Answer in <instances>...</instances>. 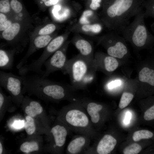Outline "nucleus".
<instances>
[{
	"label": "nucleus",
	"mask_w": 154,
	"mask_h": 154,
	"mask_svg": "<svg viewBox=\"0 0 154 154\" xmlns=\"http://www.w3.org/2000/svg\"><path fill=\"white\" fill-rule=\"evenodd\" d=\"M145 0H105L103 20L109 28L121 33L130 20L143 8Z\"/></svg>",
	"instance_id": "nucleus-1"
},
{
	"label": "nucleus",
	"mask_w": 154,
	"mask_h": 154,
	"mask_svg": "<svg viewBox=\"0 0 154 154\" xmlns=\"http://www.w3.org/2000/svg\"><path fill=\"white\" fill-rule=\"evenodd\" d=\"M96 70L94 59H88L79 54L68 60L63 73L69 75L73 87L81 88L93 82Z\"/></svg>",
	"instance_id": "nucleus-2"
},
{
	"label": "nucleus",
	"mask_w": 154,
	"mask_h": 154,
	"mask_svg": "<svg viewBox=\"0 0 154 154\" xmlns=\"http://www.w3.org/2000/svg\"><path fill=\"white\" fill-rule=\"evenodd\" d=\"M68 84L53 81L45 77L38 75L23 76L24 89L27 90L41 93L44 96L55 100H59L66 96Z\"/></svg>",
	"instance_id": "nucleus-3"
},
{
	"label": "nucleus",
	"mask_w": 154,
	"mask_h": 154,
	"mask_svg": "<svg viewBox=\"0 0 154 154\" xmlns=\"http://www.w3.org/2000/svg\"><path fill=\"white\" fill-rule=\"evenodd\" d=\"M134 17L133 21L121 33L122 36L137 47L153 46L154 45V35L149 31L145 25L143 9Z\"/></svg>",
	"instance_id": "nucleus-4"
},
{
	"label": "nucleus",
	"mask_w": 154,
	"mask_h": 154,
	"mask_svg": "<svg viewBox=\"0 0 154 154\" xmlns=\"http://www.w3.org/2000/svg\"><path fill=\"white\" fill-rule=\"evenodd\" d=\"M64 38L62 36H58L51 40L46 46L44 53L37 60L31 63L26 64L24 69L27 72H34L41 74L42 67L50 55L59 49L63 44Z\"/></svg>",
	"instance_id": "nucleus-5"
},
{
	"label": "nucleus",
	"mask_w": 154,
	"mask_h": 154,
	"mask_svg": "<svg viewBox=\"0 0 154 154\" xmlns=\"http://www.w3.org/2000/svg\"><path fill=\"white\" fill-rule=\"evenodd\" d=\"M124 39L116 33L103 37L102 40L106 45L108 55L118 58H121L126 55L128 50L124 42Z\"/></svg>",
	"instance_id": "nucleus-6"
},
{
	"label": "nucleus",
	"mask_w": 154,
	"mask_h": 154,
	"mask_svg": "<svg viewBox=\"0 0 154 154\" xmlns=\"http://www.w3.org/2000/svg\"><path fill=\"white\" fill-rule=\"evenodd\" d=\"M66 48L58 49L44 64L45 70L43 71L42 76L46 77L57 71L64 72L68 60L66 53Z\"/></svg>",
	"instance_id": "nucleus-7"
},
{
	"label": "nucleus",
	"mask_w": 154,
	"mask_h": 154,
	"mask_svg": "<svg viewBox=\"0 0 154 154\" xmlns=\"http://www.w3.org/2000/svg\"><path fill=\"white\" fill-rule=\"evenodd\" d=\"M0 84L15 97L20 96L23 85V76L0 71Z\"/></svg>",
	"instance_id": "nucleus-8"
},
{
	"label": "nucleus",
	"mask_w": 154,
	"mask_h": 154,
	"mask_svg": "<svg viewBox=\"0 0 154 154\" xmlns=\"http://www.w3.org/2000/svg\"><path fill=\"white\" fill-rule=\"evenodd\" d=\"M66 119L68 123L75 127H85L89 122L86 115L82 112L76 110L69 111L66 115Z\"/></svg>",
	"instance_id": "nucleus-9"
},
{
	"label": "nucleus",
	"mask_w": 154,
	"mask_h": 154,
	"mask_svg": "<svg viewBox=\"0 0 154 154\" xmlns=\"http://www.w3.org/2000/svg\"><path fill=\"white\" fill-rule=\"evenodd\" d=\"M116 143V139L112 136L105 135L98 144L97 152L99 154L110 153L113 150Z\"/></svg>",
	"instance_id": "nucleus-10"
},
{
	"label": "nucleus",
	"mask_w": 154,
	"mask_h": 154,
	"mask_svg": "<svg viewBox=\"0 0 154 154\" xmlns=\"http://www.w3.org/2000/svg\"><path fill=\"white\" fill-rule=\"evenodd\" d=\"M94 59L96 66L102 64L104 70L108 72L114 71L118 66V62L116 58L109 55L101 58L99 54H97Z\"/></svg>",
	"instance_id": "nucleus-11"
},
{
	"label": "nucleus",
	"mask_w": 154,
	"mask_h": 154,
	"mask_svg": "<svg viewBox=\"0 0 154 154\" xmlns=\"http://www.w3.org/2000/svg\"><path fill=\"white\" fill-rule=\"evenodd\" d=\"M74 43L81 56L90 59H94L93 55V47L88 41L83 39H79L76 41Z\"/></svg>",
	"instance_id": "nucleus-12"
},
{
	"label": "nucleus",
	"mask_w": 154,
	"mask_h": 154,
	"mask_svg": "<svg viewBox=\"0 0 154 154\" xmlns=\"http://www.w3.org/2000/svg\"><path fill=\"white\" fill-rule=\"evenodd\" d=\"M51 132L54 137L56 145L58 147L62 146L65 143L67 135L65 128L60 125H56L52 128Z\"/></svg>",
	"instance_id": "nucleus-13"
},
{
	"label": "nucleus",
	"mask_w": 154,
	"mask_h": 154,
	"mask_svg": "<svg viewBox=\"0 0 154 154\" xmlns=\"http://www.w3.org/2000/svg\"><path fill=\"white\" fill-rule=\"evenodd\" d=\"M13 53L3 49L0 50V68L1 69L10 70L12 68L13 62Z\"/></svg>",
	"instance_id": "nucleus-14"
},
{
	"label": "nucleus",
	"mask_w": 154,
	"mask_h": 154,
	"mask_svg": "<svg viewBox=\"0 0 154 154\" xmlns=\"http://www.w3.org/2000/svg\"><path fill=\"white\" fill-rule=\"evenodd\" d=\"M139 78L141 82L145 83L150 86L154 87V68L144 67L139 72Z\"/></svg>",
	"instance_id": "nucleus-15"
},
{
	"label": "nucleus",
	"mask_w": 154,
	"mask_h": 154,
	"mask_svg": "<svg viewBox=\"0 0 154 154\" xmlns=\"http://www.w3.org/2000/svg\"><path fill=\"white\" fill-rule=\"evenodd\" d=\"M20 29V26L19 23H12L9 28L3 31V38L9 41L13 40L19 32Z\"/></svg>",
	"instance_id": "nucleus-16"
},
{
	"label": "nucleus",
	"mask_w": 154,
	"mask_h": 154,
	"mask_svg": "<svg viewBox=\"0 0 154 154\" xmlns=\"http://www.w3.org/2000/svg\"><path fill=\"white\" fill-rule=\"evenodd\" d=\"M42 111V108L39 103L34 101H31L25 108L26 113L32 117L40 114Z\"/></svg>",
	"instance_id": "nucleus-17"
},
{
	"label": "nucleus",
	"mask_w": 154,
	"mask_h": 154,
	"mask_svg": "<svg viewBox=\"0 0 154 154\" xmlns=\"http://www.w3.org/2000/svg\"><path fill=\"white\" fill-rule=\"evenodd\" d=\"M85 143V139L83 137L77 138L72 141L69 144L67 149L72 154H76L81 150Z\"/></svg>",
	"instance_id": "nucleus-18"
},
{
	"label": "nucleus",
	"mask_w": 154,
	"mask_h": 154,
	"mask_svg": "<svg viewBox=\"0 0 154 154\" xmlns=\"http://www.w3.org/2000/svg\"><path fill=\"white\" fill-rule=\"evenodd\" d=\"M52 37L48 35H41L36 37L33 43V48L38 49L46 47L51 40Z\"/></svg>",
	"instance_id": "nucleus-19"
},
{
	"label": "nucleus",
	"mask_w": 154,
	"mask_h": 154,
	"mask_svg": "<svg viewBox=\"0 0 154 154\" xmlns=\"http://www.w3.org/2000/svg\"><path fill=\"white\" fill-rule=\"evenodd\" d=\"M143 6L145 18H154V0H145Z\"/></svg>",
	"instance_id": "nucleus-20"
},
{
	"label": "nucleus",
	"mask_w": 154,
	"mask_h": 154,
	"mask_svg": "<svg viewBox=\"0 0 154 154\" xmlns=\"http://www.w3.org/2000/svg\"><path fill=\"white\" fill-rule=\"evenodd\" d=\"M38 149V143L34 141L25 142L22 144L20 147V150L23 152L26 153H29L33 151H37Z\"/></svg>",
	"instance_id": "nucleus-21"
},
{
	"label": "nucleus",
	"mask_w": 154,
	"mask_h": 154,
	"mask_svg": "<svg viewBox=\"0 0 154 154\" xmlns=\"http://www.w3.org/2000/svg\"><path fill=\"white\" fill-rule=\"evenodd\" d=\"M153 133L147 130H142L134 132L133 136V139L135 141H139L142 139H148L152 137Z\"/></svg>",
	"instance_id": "nucleus-22"
},
{
	"label": "nucleus",
	"mask_w": 154,
	"mask_h": 154,
	"mask_svg": "<svg viewBox=\"0 0 154 154\" xmlns=\"http://www.w3.org/2000/svg\"><path fill=\"white\" fill-rule=\"evenodd\" d=\"M134 96L132 94L127 92L123 93L121 98L119 106L123 109L127 106L132 100Z\"/></svg>",
	"instance_id": "nucleus-23"
},
{
	"label": "nucleus",
	"mask_w": 154,
	"mask_h": 154,
	"mask_svg": "<svg viewBox=\"0 0 154 154\" xmlns=\"http://www.w3.org/2000/svg\"><path fill=\"white\" fill-rule=\"evenodd\" d=\"M26 121L25 123L24 127L27 134L31 135L35 131L36 127L33 117L27 116L26 117Z\"/></svg>",
	"instance_id": "nucleus-24"
},
{
	"label": "nucleus",
	"mask_w": 154,
	"mask_h": 154,
	"mask_svg": "<svg viewBox=\"0 0 154 154\" xmlns=\"http://www.w3.org/2000/svg\"><path fill=\"white\" fill-rule=\"evenodd\" d=\"M141 150V147L139 144L134 143L125 147L123 152L124 154H137Z\"/></svg>",
	"instance_id": "nucleus-25"
},
{
	"label": "nucleus",
	"mask_w": 154,
	"mask_h": 154,
	"mask_svg": "<svg viewBox=\"0 0 154 154\" xmlns=\"http://www.w3.org/2000/svg\"><path fill=\"white\" fill-rule=\"evenodd\" d=\"M82 29L85 32L91 31L95 33H98L101 31L102 27L100 25L98 24L93 25L86 24L82 26Z\"/></svg>",
	"instance_id": "nucleus-26"
},
{
	"label": "nucleus",
	"mask_w": 154,
	"mask_h": 154,
	"mask_svg": "<svg viewBox=\"0 0 154 154\" xmlns=\"http://www.w3.org/2000/svg\"><path fill=\"white\" fill-rule=\"evenodd\" d=\"M56 29V26L54 24H48L40 30L38 34L40 35H48L53 32Z\"/></svg>",
	"instance_id": "nucleus-27"
},
{
	"label": "nucleus",
	"mask_w": 154,
	"mask_h": 154,
	"mask_svg": "<svg viewBox=\"0 0 154 154\" xmlns=\"http://www.w3.org/2000/svg\"><path fill=\"white\" fill-rule=\"evenodd\" d=\"M10 3L9 0H1L0 1V12L2 13H7L10 10Z\"/></svg>",
	"instance_id": "nucleus-28"
},
{
	"label": "nucleus",
	"mask_w": 154,
	"mask_h": 154,
	"mask_svg": "<svg viewBox=\"0 0 154 154\" xmlns=\"http://www.w3.org/2000/svg\"><path fill=\"white\" fill-rule=\"evenodd\" d=\"M10 6L13 10L16 13L20 12L23 9L21 3L17 0H11Z\"/></svg>",
	"instance_id": "nucleus-29"
},
{
	"label": "nucleus",
	"mask_w": 154,
	"mask_h": 154,
	"mask_svg": "<svg viewBox=\"0 0 154 154\" xmlns=\"http://www.w3.org/2000/svg\"><path fill=\"white\" fill-rule=\"evenodd\" d=\"M144 118L145 120L147 121L154 119V104L145 112Z\"/></svg>",
	"instance_id": "nucleus-30"
},
{
	"label": "nucleus",
	"mask_w": 154,
	"mask_h": 154,
	"mask_svg": "<svg viewBox=\"0 0 154 154\" xmlns=\"http://www.w3.org/2000/svg\"><path fill=\"white\" fill-rule=\"evenodd\" d=\"M121 84V81L117 80L112 81L108 82L106 84V86L109 89L111 90L120 85Z\"/></svg>",
	"instance_id": "nucleus-31"
},
{
	"label": "nucleus",
	"mask_w": 154,
	"mask_h": 154,
	"mask_svg": "<svg viewBox=\"0 0 154 154\" xmlns=\"http://www.w3.org/2000/svg\"><path fill=\"white\" fill-rule=\"evenodd\" d=\"M11 21L7 20L2 22L0 23V31H4L9 28L12 24Z\"/></svg>",
	"instance_id": "nucleus-32"
},
{
	"label": "nucleus",
	"mask_w": 154,
	"mask_h": 154,
	"mask_svg": "<svg viewBox=\"0 0 154 154\" xmlns=\"http://www.w3.org/2000/svg\"><path fill=\"white\" fill-rule=\"evenodd\" d=\"M87 107L91 108L94 111L97 112L101 110L102 108V106L101 105L93 102L89 103Z\"/></svg>",
	"instance_id": "nucleus-33"
},
{
	"label": "nucleus",
	"mask_w": 154,
	"mask_h": 154,
	"mask_svg": "<svg viewBox=\"0 0 154 154\" xmlns=\"http://www.w3.org/2000/svg\"><path fill=\"white\" fill-rule=\"evenodd\" d=\"M101 0H92L91 3L90 5V8L94 10L96 9L100 6V3Z\"/></svg>",
	"instance_id": "nucleus-34"
},
{
	"label": "nucleus",
	"mask_w": 154,
	"mask_h": 154,
	"mask_svg": "<svg viewBox=\"0 0 154 154\" xmlns=\"http://www.w3.org/2000/svg\"><path fill=\"white\" fill-rule=\"evenodd\" d=\"M24 121H16L13 124V126L15 128H21L24 126Z\"/></svg>",
	"instance_id": "nucleus-35"
},
{
	"label": "nucleus",
	"mask_w": 154,
	"mask_h": 154,
	"mask_svg": "<svg viewBox=\"0 0 154 154\" xmlns=\"http://www.w3.org/2000/svg\"><path fill=\"white\" fill-rule=\"evenodd\" d=\"M91 121L94 123L98 122L100 119V115L98 112H96L91 116Z\"/></svg>",
	"instance_id": "nucleus-36"
},
{
	"label": "nucleus",
	"mask_w": 154,
	"mask_h": 154,
	"mask_svg": "<svg viewBox=\"0 0 154 154\" xmlns=\"http://www.w3.org/2000/svg\"><path fill=\"white\" fill-rule=\"evenodd\" d=\"M58 0H48L44 2L45 5L50 6L56 4L58 2Z\"/></svg>",
	"instance_id": "nucleus-37"
},
{
	"label": "nucleus",
	"mask_w": 154,
	"mask_h": 154,
	"mask_svg": "<svg viewBox=\"0 0 154 154\" xmlns=\"http://www.w3.org/2000/svg\"><path fill=\"white\" fill-rule=\"evenodd\" d=\"M87 17L82 15L80 19V23L82 24H89L90 23V22L88 20Z\"/></svg>",
	"instance_id": "nucleus-38"
},
{
	"label": "nucleus",
	"mask_w": 154,
	"mask_h": 154,
	"mask_svg": "<svg viewBox=\"0 0 154 154\" xmlns=\"http://www.w3.org/2000/svg\"><path fill=\"white\" fill-rule=\"evenodd\" d=\"M131 118V114L128 112L126 114L125 119L124 120V123L125 124L129 123Z\"/></svg>",
	"instance_id": "nucleus-39"
},
{
	"label": "nucleus",
	"mask_w": 154,
	"mask_h": 154,
	"mask_svg": "<svg viewBox=\"0 0 154 154\" xmlns=\"http://www.w3.org/2000/svg\"><path fill=\"white\" fill-rule=\"evenodd\" d=\"M7 19L6 16L3 13H0V23L7 20Z\"/></svg>",
	"instance_id": "nucleus-40"
},
{
	"label": "nucleus",
	"mask_w": 154,
	"mask_h": 154,
	"mask_svg": "<svg viewBox=\"0 0 154 154\" xmlns=\"http://www.w3.org/2000/svg\"><path fill=\"white\" fill-rule=\"evenodd\" d=\"M93 12L92 11L90 10H87L84 12L83 15L87 17L91 16Z\"/></svg>",
	"instance_id": "nucleus-41"
},
{
	"label": "nucleus",
	"mask_w": 154,
	"mask_h": 154,
	"mask_svg": "<svg viewBox=\"0 0 154 154\" xmlns=\"http://www.w3.org/2000/svg\"><path fill=\"white\" fill-rule=\"evenodd\" d=\"M4 100V97L3 94L1 92L0 93V108L3 105Z\"/></svg>",
	"instance_id": "nucleus-42"
},
{
	"label": "nucleus",
	"mask_w": 154,
	"mask_h": 154,
	"mask_svg": "<svg viewBox=\"0 0 154 154\" xmlns=\"http://www.w3.org/2000/svg\"><path fill=\"white\" fill-rule=\"evenodd\" d=\"M3 151V147L1 143H0V154L2 153Z\"/></svg>",
	"instance_id": "nucleus-43"
},
{
	"label": "nucleus",
	"mask_w": 154,
	"mask_h": 154,
	"mask_svg": "<svg viewBox=\"0 0 154 154\" xmlns=\"http://www.w3.org/2000/svg\"><path fill=\"white\" fill-rule=\"evenodd\" d=\"M43 2H44L45 1H48V0H41Z\"/></svg>",
	"instance_id": "nucleus-44"
}]
</instances>
